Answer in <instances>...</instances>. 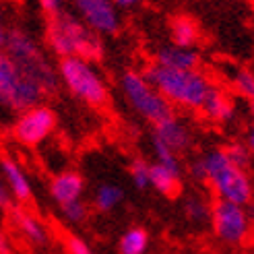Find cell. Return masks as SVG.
<instances>
[{
  "mask_svg": "<svg viewBox=\"0 0 254 254\" xmlns=\"http://www.w3.org/2000/svg\"><path fill=\"white\" fill-rule=\"evenodd\" d=\"M143 72L151 85L166 97L172 110L200 112L211 89L215 87L213 79L200 68H166L151 62Z\"/></svg>",
  "mask_w": 254,
  "mask_h": 254,
  "instance_id": "1",
  "label": "cell"
},
{
  "mask_svg": "<svg viewBox=\"0 0 254 254\" xmlns=\"http://www.w3.org/2000/svg\"><path fill=\"white\" fill-rule=\"evenodd\" d=\"M44 40L48 50L58 58H85L99 62L106 54L104 37L89 29L74 12L66 10L46 17Z\"/></svg>",
  "mask_w": 254,
  "mask_h": 254,
  "instance_id": "2",
  "label": "cell"
},
{
  "mask_svg": "<svg viewBox=\"0 0 254 254\" xmlns=\"http://www.w3.org/2000/svg\"><path fill=\"white\" fill-rule=\"evenodd\" d=\"M200 161L205 166V184L211 188L215 198L236 202L248 207L254 202V180L248 170L234 166L227 159L223 147H213L200 153Z\"/></svg>",
  "mask_w": 254,
  "mask_h": 254,
  "instance_id": "3",
  "label": "cell"
},
{
  "mask_svg": "<svg viewBox=\"0 0 254 254\" xmlns=\"http://www.w3.org/2000/svg\"><path fill=\"white\" fill-rule=\"evenodd\" d=\"M4 52L15 60V64L27 74V77L42 89L46 97L54 95L60 87L58 81V70L50 62L48 54L40 42L23 27H8L6 40L2 46Z\"/></svg>",
  "mask_w": 254,
  "mask_h": 254,
  "instance_id": "4",
  "label": "cell"
},
{
  "mask_svg": "<svg viewBox=\"0 0 254 254\" xmlns=\"http://www.w3.org/2000/svg\"><path fill=\"white\" fill-rule=\"evenodd\" d=\"M58 81L66 91L83 101L85 106L101 110L110 101V87L101 77L95 62L85 58H60L58 62Z\"/></svg>",
  "mask_w": 254,
  "mask_h": 254,
  "instance_id": "5",
  "label": "cell"
},
{
  "mask_svg": "<svg viewBox=\"0 0 254 254\" xmlns=\"http://www.w3.org/2000/svg\"><path fill=\"white\" fill-rule=\"evenodd\" d=\"M44 99L46 93L0 48V108L10 114H19L42 104Z\"/></svg>",
  "mask_w": 254,
  "mask_h": 254,
  "instance_id": "6",
  "label": "cell"
},
{
  "mask_svg": "<svg viewBox=\"0 0 254 254\" xmlns=\"http://www.w3.org/2000/svg\"><path fill=\"white\" fill-rule=\"evenodd\" d=\"M211 230L225 246H242L254 234V202L248 207L215 198L211 202Z\"/></svg>",
  "mask_w": 254,
  "mask_h": 254,
  "instance_id": "7",
  "label": "cell"
},
{
  "mask_svg": "<svg viewBox=\"0 0 254 254\" xmlns=\"http://www.w3.org/2000/svg\"><path fill=\"white\" fill-rule=\"evenodd\" d=\"M120 91L128 106L141 116L143 120L155 124L157 120L166 118L172 114V106L166 101L157 89L151 85V81L145 77L143 70L128 68L120 74Z\"/></svg>",
  "mask_w": 254,
  "mask_h": 254,
  "instance_id": "8",
  "label": "cell"
},
{
  "mask_svg": "<svg viewBox=\"0 0 254 254\" xmlns=\"http://www.w3.org/2000/svg\"><path fill=\"white\" fill-rule=\"evenodd\" d=\"M56 126H58L56 112L46 104H37L15 114L10 134L17 143L25 147H40L52 136Z\"/></svg>",
  "mask_w": 254,
  "mask_h": 254,
  "instance_id": "9",
  "label": "cell"
},
{
  "mask_svg": "<svg viewBox=\"0 0 254 254\" xmlns=\"http://www.w3.org/2000/svg\"><path fill=\"white\" fill-rule=\"evenodd\" d=\"M74 15L97 35H116L122 29V19L114 0H72Z\"/></svg>",
  "mask_w": 254,
  "mask_h": 254,
  "instance_id": "10",
  "label": "cell"
},
{
  "mask_svg": "<svg viewBox=\"0 0 254 254\" xmlns=\"http://www.w3.org/2000/svg\"><path fill=\"white\" fill-rule=\"evenodd\" d=\"M153 141L166 145L168 149H172L174 153L182 155L186 151H190L194 143V136H192V130L190 126L178 116L176 112L168 114L166 118H161L153 124Z\"/></svg>",
  "mask_w": 254,
  "mask_h": 254,
  "instance_id": "11",
  "label": "cell"
},
{
  "mask_svg": "<svg viewBox=\"0 0 254 254\" xmlns=\"http://www.w3.org/2000/svg\"><path fill=\"white\" fill-rule=\"evenodd\" d=\"M200 114L205 116L207 122L215 126H230L238 120V104L223 87L215 85L211 89L207 101L202 104Z\"/></svg>",
  "mask_w": 254,
  "mask_h": 254,
  "instance_id": "12",
  "label": "cell"
},
{
  "mask_svg": "<svg viewBox=\"0 0 254 254\" xmlns=\"http://www.w3.org/2000/svg\"><path fill=\"white\" fill-rule=\"evenodd\" d=\"M8 217L12 227L27 240V242L35 248H46L50 244V232L44 225V221L33 215L31 211H27L23 205H12V209L8 211Z\"/></svg>",
  "mask_w": 254,
  "mask_h": 254,
  "instance_id": "13",
  "label": "cell"
},
{
  "mask_svg": "<svg viewBox=\"0 0 254 254\" xmlns=\"http://www.w3.org/2000/svg\"><path fill=\"white\" fill-rule=\"evenodd\" d=\"M0 176L4 178L6 188H8V192L15 202L27 205V202L33 198V186H31L29 176L15 157H10V155L0 157Z\"/></svg>",
  "mask_w": 254,
  "mask_h": 254,
  "instance_id": "14",
  "label": "cell"
},
{
  "mask_svg": "<svg viewBox=\"0 0 254 254\" xmlns=\"http://www.w3.org/2000/svg\"><path fill=\"white\" fill-rule=\"evenodd\" d=\"M83 192H85V180L74 170H64L50 180V196L54 198V202H58V207L66 205L70 200L83 198Z\"/></svg>",
  "mask_w": 254,
  "mask_h": 254,
  "instance_id": "15",
  "label": "cell"
},
{
  "mask_svg": "<svg viewBox=\"0 0 254 254\" xmlns=\"http://www.w3.org/2000/svg\"><path fill=\"white\" fill-rule=\"evenodd\" d=\"M153 62L166 68H198L200 54L196 48H182L176 44L159 46L153 52Z\"/></svg>",
  "mask_w": 254,
  "mask_h": 254,
  "instance_id": "16",
  "label": "cell"
},
{
  "mask_svg": "<svg viewBox=\"0 0 254 254\" xmlns=\"http://www.w3.org/2000/svg\"><path fill=\"white\" fill-rule=\"evenodd\" d=\"M149 188H155L163 196H178L182 190V174L174 172L159 163H151V176H149Z\"/></svg>",
  "mask_w": 254,
  "mask_h": 254,
  "instance_id": "17",
  "label": "cell"
},
{
  "mask_svg": "<svg viewBox=\"0 0 254 254\" xmlns=\"http://www.w3.org/2000/svg\"><path fill=\"white\" fill-rule=\"evenodd\" d=\"M170 37L172 44L182 46V48H194L200 40V29L194 19L188 15H176L170 19Z\"/></svg>",
  "mask_w": 254,
  "mask_h": 254,
  "instance_id": "18",
  "label": "cell"
},
{
  "mask_svg": "<svg viewBox=\"0 0 254 254\" xmlns=\"http://www.w3.org/2000/svg\"><path fill=\"white\" fill-rule=\"evenodd\" d=\"M124 200V190L118 184H99L93 194V207L99 213H110Z\"/></svg>",
  "mask_w": 254,
  "mask_h": 254,
  "instance_id": "19",
  "label": "cell"
},
{
  "mask_svg": "<svg viewBox=\"0 0 254 254\" xmlns=\"http://www.w3.org/2000/svg\"><path fill=\"white\" fill-rule=\"evenodd\" d=\"M149 248V234L143 227H130L120 238V254H145Z\"/></svg>",
  "mask_w": 254,
  "mask_h": 254,
  "instance_id": "20",
  "label": "cell"
},
{
  "mask_svg": "<svg viewBox=\"0 0 254 254\" xmlns=\"http://www.w3.org/2000/svg\"><path fill=\"white\" fill-rule=\"evenodd\" d=\"M184 215L192 223H209L211 219V200L200 194H190L184 200Z\"/></svg>",
  "mask_w": 254,
  "mask_h": 254,
  "instance_id": "21",
  "label": "cell"
},
{
  "mask_svg": "<svg viewBox=\"0 0 254 254\" xmlns=\"http://www.w3.org/2000/svg\"><path fill=\"white\" fill-rule=\"evenodd\" d=\"M232 91L246 101L254 99V72L248 68H234L232 79H230Z\"/></svg>",
  "mask_w": 254,
  "mask_h": 254,
  "instance_id": "22",
  "label": "cell"
},
{
  "mask_svg": "<svg viewBox=\"0 0 254 254\" xmlns=\"http://www.w3.org/2000/svg\"><path fill=\"white\" fill-rule=\"evenodd\" d=\"M223 151H225L227 159L242 170H250V166L254 163V157L244 141H230L227 145H223Z\"/></svg>",
  "mask_w": 254,
  "mask_h": 254,
  "instance_id": "23",
  "label": "cell"
},
{
  "mask_svg": "<svg viewBox=\"0 0 254 254\" xmlns=\"http://www.w3.org/2000/svg\"><path fill=\"white\" fill-rule=\"evenodd\" d=\"M151 147H153V157H155V163L159 166H166L174 172H180L182 174V163H180V155L174 153L172 149H168L166 145H161L157 141L151 138Z\"/></svg>",
  "mask_w": 254,
  "mask_h": 254,
  "instance_id": "24",
  "label": "cell"
},
{
  "mask_svg": "<svg viewBox=\"0 0 254 254\" xmlns=\"http://www.w3.org/2000/svg\"><path fill=\"white\" fill-rule=\"evenodd\" d=\"M130 180L138 190L149 188V176H151V161L143 159V157H134L130 161Z\"/></svg>",
  "mask_w": 254,
  "mask_h": 254,
  "instance_id": "25",
  "label": "cell"
},
{
  "mask_svg": "<svg viewBox=\"0 0 254 254\" xmlns=\"http://www.w3.org/2000/svg\"><path fill=\"white\" fill-rule=\"evenodd\" d=\"M60 213H62V217H64L68 223L77 225V223L87 221V217H89V207L83 202V198H79V200L66 202V205H60Z\"/></svg>",
  "mask_w": 254,
  "mask_h": 254,
  "instance_id": "26",
  "label": "cell"
},
{
  "mask_svg": "<svg viewBox=\"0 0 254 254\" xmlns=\"http://www.w3.org/2000/svg\"><path fill=\"white\" fill-rule=\"evenodd\" d=\"M64 246H66L68 254H95L93 248L89 246L83 238H79V236H66Z\"/></svg>",
  "mask_w": 254,
  "mask_h": 254,
  "instance_id": "27",
  "label": "cell"
},
{
  "mask_svg": "<svg viewBox=\"0 0 254 254\" xmlns=\"http://www.w3.org/2000/svg\"><path fill=\"white\" fill-rule=\"evenodd\" d=\"M188 176L192 178L194 182L205 184V166H202V161H200V155L188 163Z\"/></svg>",
  "mask_w": 254,
  "mask_h": 254,
  "instance_id": "28",
  "label": "cell"
},
{
  "mask_svg": "<svg viewBox=\"0 0 254 254\" xmlns=\"http://www.w3.org/2000/svg\"><path fill=\"white\" fill-rule=\"evenodd\" d=\"M40 2V8L44 10L46 17L58 15V12L64 10V0H37Z\"/></svg>",
  "mask_w": 254,
  "mask_h": 254,
  "instance_id": "29",
  "label": "cell"
},
{
  "mask_svg": "<svg viewBox=\"0 0 254 254\" xmlns=\"http://www.w3.org/2000/svg\"><path fill=\"white\" fill-rule=\"evenodd\" d=\"M12 205H15V200H12V196H10V192H8L4 178L0 176V211L8 213V211L12 209Z\"/></svg>",
  "mask_w": 254,
  "mask_h": 254,
  "instance_id": "30",
  "label": "cell"
},
{
  "mask_svg": "<svg viewBox=\"0 0 254 254\" xmlns=\"http://www.w3.org/2000/svg\"><path fill=\"white\" fill-rule=\"evenodd\" d=\"M242 141L248 145L250 153H252V157H254V114H250V122H248V126H246V130H244V138H242Z\"/></svg>",
  "mask_w": 254,
  "mask_h": 254,
  "instance_id": "31",
  "label": "cell"
},
{
  "mask_svg": "<svg viewBox=\"0 0 254 254\" xmlns=\"http://www.w3.org/2000/svg\"><path fill=\"white\" fill-rule=\"evenodd\" d=\"M0 254H15L12 252V244L8 236L4 234V230H0Z\"/></svg>",
  "mask_w": 254,
  "mask_h": 254,
  "instance_id": "32",
  "label": "cell"
},
{
  "mask_svg": "<svg viewBox=\"0 0 254 254\" xmlns=\"http://www.w3.org/2000/svg\"><path fill=\"white\" fill-rule=\"evenodd\" d=\"M6 33H8V25H6V19H4V12H2V8H0V48L4 46Z\"/></svg>",
  "mask_w": 254,
  "mask_h": 254,
  "instance_id": "33",
  "label": "cell"
},
{
  "mask_svg": "<svg viewBox=\"0 0 254 254\" xmlns=\"http://www.w3.org/2000/svg\"><path fill=\"white\" fill-rule=\"evenodd\" d=\"M114 2H116L118 8H132L136 4H141L143 0H114Z\"/></svg>",
  "mask_w": 254,
  "mask_h": 254,
  "instance_id": "34",
  "label": "cell"
},
{
  "mask_svg": "<svg viewBox=\"0 0 254 254\" xmlns=\"http://www.w3.org/2000/svg\"><path fill=\"white\" fill-rule=\"evenodd\" d=\"M248 112H250V114H254V99H252V101H248Z\"/></svg>",
  "mask_w": 254,
  "mask_h": 254,
  "instance_id": "35",
  "label": "cell"
}]
</instances>
